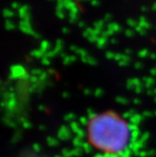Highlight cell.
Listing matches in <instances>:
<instances>
[{"mask_svg":"<svg viewBox=\"0 0 156 157\" xmlns=\"http://www.w3.org/2000/svg\"><path fill=\"white\" fill-rule=\"evenodd\" d=\"M129 122L115 111H104L91 117L87 125V137L91 147L105 154L123 152L130 143Z\"/></svg>","mask_w":156,"mask_h":157,"instance_id":"6da1fadb","label":"cell"}]
</instances>
